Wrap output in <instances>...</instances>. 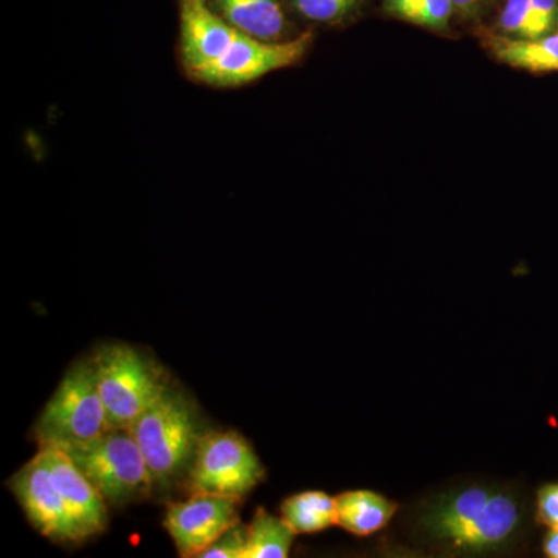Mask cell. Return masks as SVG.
Instances as JSON below:
<instances>
[{
    "instance_id": "cell-1",
    "label": "cell",
    "mask_w": 558,
    "mask_h": 558,
    "mask_svg": "<svg viewBox=\"0 0 558 558\" xmlns=\"http://www.w3.org/2000/svg\"><path fill=\"white\" fill-rule=\"evenodd\" d=\"M523 508L512 492L469 486L450 492L424 517L429 537L461 553H488L519 537Z\"/></svg>"
},
{
    "instance_id": "cell-2",
    "label": "cell",
    "mask_w": 558,
    "mask_h": 558,
    "mask_svg": "<svg viewBox=\"0 0 558 558\" xmlns=\"http://www.w3.org/2000/svg\"><path fill=\"white\" fill-rule=\"evenodd\" d=\"M148 464L154 492L171 490L189 478L202 436L193 400L171 387L131 427Z\"/></svg>"
},
{
    "instance_id": "cell-3",
    "label": "cell",
    "mask_w": 558,
    "mask_h": 558,
    "mask_svg": "<svg viewBox=\"0 0 558 558\" xmlns=\"http://www.w3.org/2000/svg\"><path fill=\"white\" fill-rule=\"evenodd\" d=\"M58 449L75 462L108 505H130L154 494L148 464L131 428L113 427L98 438Z\"/></svg>"
},
{
    "instance_id": "cell-4",
    "label": "cell",
    "mask_w": 558,
    "mask_h": 558,
    "mask_svg": "<svg viewBox=\"0 0 558 558\" xmlns=\"http://www.w3.org/2000/svg\"><path fill=\"white\" fill-rule=\"evenodd\" d=\"M90 360L113 427L131 428L170 387L159 366L130 344H105Z\"/></svg>"
},
{
    "instance_id": "cell-5",
    "label": "cell",
    "mask_w": 558,
    "mask_h": 558,
    "mask_svg": "<svg viewBox=\"0 0 558 558\" xmlns=\"http://www.w3.org/2000/svg\"><path fill=\"white\" fill-rule=\"evenodd\" d=\"M113 428L98 391L92 360L73 365L47 402L35 427L39 447L98 438Z\"/></svg>"
},
{
    "instance_id": "cell-6",
    "label": "cell",
    "mask_w": 558,
    "mask_h": 558,
    "mask_svg": "<svg viewBox=\"0 0 558 558\" xmlns=\"http://www.w3.org/2000/svg\"><path fill=\"white\" fill-rule=\"evenodd\" d=\"M266 476L252 446L236 432H209L202 436L186 478L193 494L242 499Z\"/></svg>"
},
{
    "instance_id": "cell-7",
    "label": "cell",
    "mask_w": 558,
    "mask_h": 558,
    "mask_svg": "<svg viewBox=\"0 0 558 558\" xmlns=\"http://www.w3.org/2000/svg\"><path fill=\"white\" fill-rule=\"evenodd\" d=\"M311 43L312 33H303L299 38L277 43L252 38L238 32L226 53L199 70L194 78L216 87L241 86L275 70L296 64L306 54Z\"/></svg>"
},
{
    "instance_id": "cell-8",
    "label": "cell",
    "mask_w": 558,
    "mask_h": 558,
    "mask_svg": "<svg viewBox=\"0 0 558 558\" xmlns=\"http://www.w3.org/2000/svg\"><path fill=\"white\" fill-rule=\"evenodd\" d=\"M10 487L33 527L44 537L57 543L84 542L40 453L11 478Z\"/></svg>"
},
{
    "instance_id": "cell-9",
    "label": "cell",
    "mask_w": 558,
    "mask_h": 558,
    "mask_svg": "<svg viewBox=\"0 0 558 558\" xmlns=\"http://www.w3.org/2000/svg\"><path fill=\"white\" fill-rule=\"evenodd\" d=\"M241 499L222 495L193 494L186 501L167 510L165 527L170 532L180 557H201L240 520Z\"/></svg>"
},
{
    "instance_id": "cell-10",
    "label": "cell",
    "mask_w": 558,
    "mask_h": 558,
    "mask_svg": "<svg viewBox=\"0 0 558 558\" xmlns=\"http://www.w3.org/2000/svg\"><path fill=\"white\" fill-rule=\"evenodd\" d=\"M39 453L78 524L81 537L87 539L101 534L108 526V501L64 451L44 446L39 447Z\"/></svg>"
},
{
    "instance_id": "cell-11",
    "label": "cell",
    "mask_w": 558,
    "mask_h": 558,
    "mask_svg": "<svg viewBox=\"0 0 558 558\" xmlns=\"http://www.w3.org/2000/svg\"><path fill=\"white\" fill-rule=\"evenodd\" d=\"M180 25L183 62L193 76L222 57L238 35L207 0H180Z\"/></svg>"
},
{
    "instance_id": "cell-12",
    "label": "cell",
    "mask_w": 558,
    "mask_h": 558,
    "mask_svg": "<svg viewBox=\"0 0 558 558\" xmlns=\"http://www.w3.org/2000/svg\"><path fill=\"white\" fill-rule=\"evenodd\" d=\"M337 499V526L357 537H369L395 519L398 505L377 492L348 490Z\"/></svg>"
},
{
    "instance_id": "cell-13",
    "label": "cell",
    "mask_w": 558,
    "mask_h": 558,
    "mask_svg": "<svg viewBox=\"0 0 558 558\" xmlns=\"http://www.w3.org/2000/svg\"><path fill=\"white\" fill-rule=\"evenodd\" d=\"M231 27L252 38L277 40L286 31V16L277 0H213Z\"/></svg>"
},
{
    "instance_id": "cell-14",
    "label": "cell",
    "mask_w": 558,
    "mask_h": 558,
    "mask_svg": "<svg viewBox=\"0 0 558 558\" xmlns=\"http://www.w3.org/2000/svg\"><path fill=\"white\" fill-rule=\"evenodd\" d=\"M281 517L295 534H315L337 524V499L322 490L292 495L281 506Z\"/></svg>"
},
{
    "instance_id": "cell-15",
    "label": "cell",
    "mask_w": 558,
    "mask_h": 558,
    "mask_svg": "<svg viewBox=\"0 0 558 558\" xmlns=\"http://www.w3.org/2000/svg\"><path fill=\"white\" fill-rule=\"evenodd\" d=\"M494 51L510 68L531 73L558 72V33L538 39L497 38Z\"/></svg>"
},
{
    "instance_id": "cell-16",
    "label": "cell",
    "mask_w": 558,
    "mask_h": 558,
    "mask_svg": "<svg viewBox=\"0 0 558 558\" xmlns=\"http://www.w3.org/2000/svg\"><path fill=\"white\" fill-rule=\"evenodd\" d=\"M295 535L282 517L258 509L248 524L244 558H286Z\"/></svg>"
},
{
    "instance_id": "cell-17",
    "label": "cell",
    "mask_w": 558,
    "mask_h": 558,
    "mask_svg": "<svg viewBox=\"0 0 558 558\" xmlns=\"http://www.w3.org/2000/svg\"><path fill=\"white\" fill-rule=\"evenodd\" d=\"M499 25L502 31L520 36L521 39H535L531 0H508L499 16Z\"/></svg>"
},
{
    "instance_id": "cell-18",
    "label": "cell",
    "mask_w": 558,
    "mask_h": 558,
    "mask_svg": "<svg viewBox=\"0 0 558 558\" xmlns=\"http://www.w3.org/2000/svg\"><path fill=\"white\" fill-rule=\"evenodd\" d=\"M248 524L238 521L227 529L208 549L202 553V558H244L247 548Z\"/></svg>"
},
{
    "instance_id": "cell-19",
    "label": "cell",
    "mask_w": 558,
    "mask_h": 558,
    "mask_svg": "<svg viewBox=\"0 0 558 558\" xmlns=\"http://www.w3.org/2000/svg\"><path fill=\"white\" fill-rule=\"evenodd\" d=\"M357 2L359 0H295V7L307 20L330 22L347 16Z\"/></svg>"
},
{
    "instance_id": "cell-20",
    "label": "cell",
    "mask_w": 558,
    "mask_h": 558,
    "mask_svg": "<svg viewBox=\"0 0 558 558\" xmlns=\"http://www.w3.org/2000/svg\"><path fill=\"white\" fill-rule=\"evenodd\" d=\"M453 9V0H422L409 21L422 27L442 31L449 24Z\"/></svg>"
},
{
    "instance_id": "cell-21",
    "label": "cell",
    "mask_w": 558,
    "mask_h": 558,
    "mask_svg": "<svg viewBox=\"0 0 558 558\" xmlns=\"http://www.w3.org/2000/svg\"><path fill=\"white\" fill-rule=\"evenodd\" d=\"M535 515L543 526L558 529V483L545 484L538 488Z\"/></svg>"
},
{
    "instance_id": "cell-22",
    "label": "cell",
    "mask_w": 558,
    "mask_h": 558,
    "mask_svg": "<svg viewBox=\"0 0 558 558\" xmlns=\"http://www.w3.org/2000/svg\"><path fill=\"white\" fill-rule=\"evenodd\" d=\"M535 39L548 35L558 16V0H531Z\"/></svg>"
},
{
    "instance_id": "cell-23",
    "label": "cell",
    "mask_w": 558,
    "mask_h": 558,
    "mask_svg": "<svg viewBox=\"0 0 558 558\" xmlns=\"http://www.w3.org/2000/svg\"><path fill=\"white\" fill-rule=\"evenodd\" d=\"M421 2L422 0H387L385 7H387L388 13L409 21L417 7L421 5Z\"/></svg>"
},
{
    "instance_id": "cell-24",
    "label": "cell",
    "mask_w": 558,
    "mask_h": 558,
    "mask_svg": "<svg viewBox=\"0 0 558 558\" xmlns=\"http://www.w3.org/2000/svg\"><path fill=\"white\" fill-rule=\"evenodd\" d=\"M543 554L549 558H558V529H548L542 545Z\"/></svg>"
},
{
    "instance_id": "cell-25",
    "label": "cell",
    "mask_w": 558,
    "mask_h": 558,
    "mask_svg": "<svg viewBox=\"0 0 558 558\" xmlns=\"http://www.w3.org/2000/svg\"><path fill=\"white\" fill-rule=\"evenodd\" d=\"M481 0H453L454 9L465 11H472L473 9H476L478 7V3Z\"/></svg>"
}]
</instances>
